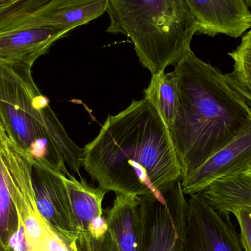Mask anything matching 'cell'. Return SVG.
<instances>
[{"instance_id":"cell-21","label":"cell","mask_w":251,"mask_h":251,"mask_svg":"<svg viewBox=\"0 0 251 251\" xmlns=\"http://www.w3.org/2000/svg\"><path fill=\"white\" fill-rule=\"evenodd\" d=\"M231 214L238 221L240 228V240L245 251H251V208L238 207Z\"/></svg>"},{"instance_id":"cell-1","label":"cell","mask_w":251,"mask_h":251,"mask_svg":"<svg viewBox=\"0 0 251 251\" xmlns=\"http://www.w3.org/2000/svg\"><path fill=\"white\" fill-rule=\"evenodd\" d=\"M82 167L100 188L134 197L164 193L181 180L169 128L146 97L108 116L83 148Z\"/></svg>"},{"instance_id":"cell-14","label":"cell","mask_w":251,"mask_h":251,"mask_svg":"<svg viewBox=\"0 0 251 251\" xmlns=\"http://www.w3.org/2000/svg\"><path fill=\"white\" fill-rule=\"evenodd\" d=\"M105 218L115 251H141L142 216L139 197L116 194Z\"/></svg>"},{"instance_id":"cell-12","label":"cell","mask_w":251,"mask_h":251,"mask_svg":"<svg viewBox=\"0 0 251 251\" xmlns=\"http://www.w3.org/2000/svg\"><path fill=\"white\" fill-rule=\"evenodd\" d=\"M65 182L78 234L95 237L104 235L107 232V224L103 201L107 191L100 187H91L83 179L79 181L71 174L66 176Z\"/></svg>"},{"instance_id":"cell-28","label":"cell","mask_w":251,"mask_h":251,"mask_svg":"<svg viewBox=\"0 0 251 251\" xmlns=\"http://www.w3.org/2000/svg\"><path fill=\"white\" fill-rule=\"evenodd\" d=\"M248 171V172H249V174H250L251 175V168H250V169L248 170V171Z\"/></svg>"},{"instance_id":"cell-4","label":"cell","mask_w":251,"mask_h":251,"mask_svg":"<svg viewBox=\"0 0 251 251\" xmlns=\"http://www.w3.org/2000/svg\"><path fill=\"white\" fill-rule=\"evenodd\" d=\"M107 13V32L128 37L152 75L176 66L192 51L198 25L185 0H108Z\"/></svg>"},{"instance_id":"cell-15","label":"cell","mask_w":251,"mask_h":251,"mask_svg":"<svg viewBox=\"0 0 251 251\" xmlns=\"http://www.w3.org/2000/svg\"><path fill=\"white\" fill-rule=\"evenodd\" d=\"M202 193L215 210L230 216L236 208H251V175L243 171L226 177L212 183Z\"/></svg>"},{"instance_id":"cell-29","label":"cell","mask_w":251,"mask_h":251,"mask_svg":"<svg viewBox=\"0 0 251 251\" xmlns=\"http://www.w3.org/2000/svg\"><path fill=\"white\" fill-rule=\"evenodd\" d=\"M1 121H0V129H1Z\"/></svg>"},{"instance_id":"cell-16","label":"cell","mask_w":251,"mask_h":251,"mask_svg":"<svg viewBox=\"0 0 251 251\" xmlns=\"http://www.w3.org/2000/svg\"><path fill=\"white\" fill-rule=\"evenodd\" d=\"M144 94L145 97L157 109L169 128L176 115L179 99L174 72H164L152 75Z\"/></svg>"},{"instance_id":"cell-3","label":"cell","mask_w":251,"mask_h":251,"mask_svg":"<svg viewBox=\"0 0 251 251\" xmlns=\"http://www.w3.org/2000/svg\"><path fill=\"white\" fill-rule=\"evenodd\" d=\"M32 67L0 62V121L33 164L69 176L82 167L83 149L71 140L34 82Z\"/></svg>"},{"instance_id":"cell-27","label":"cell","mask_w":251,"mask_h":251,"mask_svg":"<svg viewBox=\"0 0 251 251\" xmlns=\"http://www.w3.org/2000/svg\"><path fill=\"white\" fill-rule=\"evenodd\" d=\"M4 249L2 247V246H1V243H0V251H4Z\"/></svg>"},{"instance_id":"cell-13","label":"cell","mask_w":251,"mask_h":251,"mask_svg":"<svg viewBox=\"0 0 251 251\" xmlns=\"http://www.w3.org/2000/svg\"><path fill=\"white\" fill-rule=\"evenodd\" d=\"M108 0H50L34 15L29 27L60 28L71 31L107 12Z\"/></svg>"},{"instance_id":"cell-25","label":"cell","mask_w":251,"mask_h":251,"mask_svg":"<svg viewBox=\"0 0 251 251\" xmlns=\"http://www.w3.org/2000/svg\"><path fill=\"white\" fill-rule=\"evenodd\" d=\"M4 251H16V249H13V248H12L11 246H6L5 248H4Z\"/></svg>"},{"instance_id":"cell-17","label":"cell","mask_w":251,"mask_h":251,"mask_svg":"<svg viewBox=\"0 0 251 251\" xmlns=\"http://www.w3.org/2000/svg\"><path fill=\"white\" fill-rule=\"evenodd\" d=\"M19 229V216L10 194L7 169L0 154V243L4 249Z\"/></svg>"},{"instance_id":"cell-7","label":"cell","mask_w":251,"mask_h":251,"mask_svg":"<svg viewBox=\"0 0 251 251\" xmlns=\"http://www.w3.org/2000/svg\"><path fill=\"white\" fill-rule=\"evenodd\" d=\"M183 251H243L230 216L217 212L203 193L190 196Z\"/></svg>"},{"instance_id":"cell-5","label":"cell","mask_w":251,"mask_h":251,"mask_svg":"<svg viewBox=\"0 0 251 251\" xmlns=\"http://www.w3.org/2000/svg\"><path fill=\"white\" fill-rule=\"evenodd\" d=\"M0 154L7 169L10 194L19 216L16 249L19 251H47L48 226L35 203L32 160L7 135L2 125Z\"/></svg>"},{"instance_id":"cell-19","label":"cell","mask_w":251,"mask_h":251,"mask_svg":"<svg viewBox=\"0 0 251 251\" xmlns=\"http://www.w3.org/2000/svg\"><path fill=\"white\" fill-rule=\"evenodd\" d=\"M228 55L234 61V69L226 75L228 79L243 86H251V30L246 32L240 45Z\"/></svg>"},{"instance_id":"cell-11","label":"cell","mask_w":251,"mask_h":251,"mask_svg":"<svg viewBox=\"0 0 251 251\" xmlns=\"http://www.w3.org/2000/svg\"><path fill=\"white\" fill-rule=\"evenodd\" d=\"M70 31L39 26L22 28L0 35V62L32 67L50 47Z\"/></svg>"},{"instance_id":"cell-23","label":"cell","mask_w":251,"mask_h":251,"mask_svg":"<svg viewBox=\"0 0 251 251\" xmlns=\"http://www.w3.org/2000/svg\"><path fill=\"white\" fill-rule=\"evenodd\" d=\"M228 78V77H227ZM228 80L230 81L231 84H232L233 86L242 94V95L244 97V98L246 99V101H247L248 104L249 106H251V86L250 87H246L243 86V85H240V84L236 83V82H233V81L230 80L229 79H228Z\"/></svg>"},{"instance_id":"cell-8","label":"cell","mask_w":251,"mask_h":251,"mask_svg":"<svg viewBox=\"0 0 251 251\" xmlns=\"http://www.w3.org/2000/svg\"><path fill=\"white\" fill-rule=\"evenodd\" d=\"M62 173L32 163V184L35 203L50 228L67 244L75 243L78 231Z\"/></svg>"},{"instance_id":"cell-2","label":"cell","mask_w":251,"mask_h":251,"mask_svg":"<svg viewBox=\"0 0 251 251\" xmlns=\"http://www.w3.org/2000/svg\"><path fill=\"white\" fill-rule=\"evenodd\" d=\"M173 72L179 99L169 132L182 181L238 134L251 107L226 75L193 51Z\"/></svg>"},{"instance_id":"cell-24","label":"cell","mask_w":251,"mask_h":251,"mask_svg":"<svg viewBox=\"0 0 251 251\" xmlns=\"http://www.w3.org/2000/svg\"><path fill=\"white\" fill-rule=\"evenodd\" d=\"M18 1H19V0H0V9L7 7V6L10 5V4H13V3Z\"/></svg>"},{"instance_id":"cell-18","label":"cell","mask_w":251,"mask_h":251,"mask_svg":"<svg viewBox=\"0 0 251 251\" xmlns=\"http://www.w3.org/2000/svg\"><path fill=\"white\" fill-rule=\"evenodd\" d=\"M50 0H19L0 9V35L29 27L34 15Z\"/></svg>"},{"instance_id":"cell-10","label":"cell","mask_w":251,"mask_h":251,"mask_svg":"<svg viewBox=\"0 0 251 251\" xmlns=\"http://www.w3.org/2000/svg\"><path fill=\"white\" fill-rule=\"evenodd\" d=\"M198 25L197 33L239 38L251 28L244 0H185Z\"/></svg>"},{"instance_id":"cell-9","label":"cell","mask_w":251,"mask_h":251,"mask_svg":"<svg viewBox=\"0 0 251 251\" xmlns=\"http://www.w3.org/2000/svg\"><path fill=\"white\" fill-rule=\"evenodd\" d=\"M251 168V114L243 129L228 144L181 181L184 194L204 191L212 183Z\"/></svg>"},{"instance_id":"cell-22","label":"cell","mask_w":251,"mask_h":251,"mask_svg":"<svg viewBox=\"0 0 251 251\" xmlns=\"http://www.w3.org/2000/svg\"><path fill=\"white\" fill-rule=\"evenodd\" d=\"M48 226V225H47ZM76 242V241H75ZM47 251H76L75 243L69 245L48 226L47 229Z\"/></svg>"},{"instance_id":"cell-6","label":"cell","mask_w":251,"mask_h":251,"mask_svg":"<svg viewBox=\"0 0 251 251\" xmlns=\"http://www.w3.org/2000/svg\"><path fill=\"white\" fill-rule=\"evenodd\" d=\"M142 216L140 251H183L188 201L181 180L159 194L139 197Z\"/></svg>"},{"instance_id":"cell-26","label":"cell","mask_w":251,"mask_h":251,"mask_svg":"<svg viewBox=\"0 0 251 251\" xmlns=\"http://www.w3.org/2000/svg\"><path fill=\"white\" fill-rule=\"evenodd\" d=\"M244 1L248 7L251 9V0H244Z\"/></svg>"},{"instance_id":"cell-20","label":"cell","mask_w":251,"mask_h":251,"mask_svg":"<svg viewBox=\"0 0 251 251\" xmlns=\"http://www.w3.org/2000/svg\"><path fill=\"white\" fill-rule=\"evenodd\" d=\"M75 249L76 251H116L108 231L100 237H93L90 234H78Z\"/></svg>"}]
</instances>
